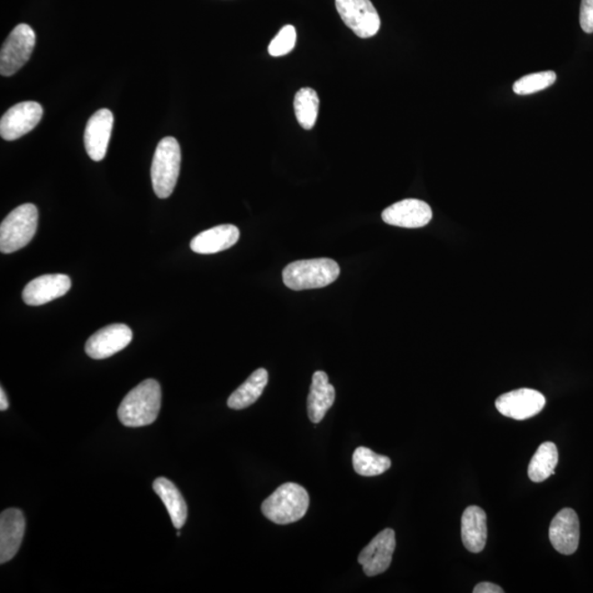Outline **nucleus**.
I'll return each instance as SVG.
<instances>
[{"label":"nucleus","instance_id":"393cba45","mask_svg":"<svg viewBox=\"0 0 593 593\" xmlns=\"http://www.w3.org/2000/svg\"><path fill=\"white\" fill-rule=\"evenodd\" d=\"M557 77L552 70L546 72L525 75L516 80L514 85V92L517 95H531L552 87L556 82Z\"/></svg>","mask_w":593,"mask_h":593},{"label":"nucleus","instance_id":"7ed1b4c3","mask_svg":"<svg viewBox=\"0 0 593 593\" xmlns=\"http://www.w3.org/2000/svg\"><path fill=\"white\" fill-rule=\"evenodd\" d=\"M309 504L308 491L295 482H287L263 502L262 512L276 525H290L303 519Z\"/></svg>","mask_w":593,"mask_h":593},{"label":"nucleus","instance_id":"5701e85b","mask_svg":"<svg viewBox=\"0 0 593 593\" xmlns=\"http://www.w3.org/2000/svg\"><path fill=\"white\" fill-rule=\"evenodd\" d=\"M320 100L318 94L313 88H301L296 92L294 108L296 120L306 130L315 127L319 114Z\"/></svg>","mask_w":593,"mask_h":593},{"label":"nucleus","instance_id":"4468645a","mask_svg":"<svg viewBox=\"0 0 593 593\" xmlns=\"http://www.w3.org/2000/svg\"><path fill=\"white\" fill-rule=\"evenodd\" d=\"M114 127V114L109 109H100L88 120L84 141L89 158L100 162L107 153Z\"/></svg>","mask_w":593,"mask_h":593},{"label":"nucleus","instance_id":"cd10ccee","mask_svg":"<svg viewBox=\"0 0 593 593\" xmlns=\"http://www.w3.org/2000/svg\"><path fill=\"white\" fill-rule=\"evenodd\" d=\"M504 589L501 587L491 582H480L474 588V593H504Z\"/></svg>","mask_w":593,"mask_h":593},{"label":"nucleus","instance_id":"f8f14e48","mask_svg":"<svg viewBox=\"0 0 593 593\" xmlns=\"http://www.w3.org/2000/svg\"><path fill=\"white\" fill-rule=\"evenodd\" d=\"M433 217L430 205L419 199H405L383 211L386 224L406 229L424 228Z\"/></svg>","mask_w":593,"mask_h":593},{"label":"nucleus","instance_id":"f257e3e1","mask_svg":"<svg viewBox=\"0 0 593 593\" xmlns=\"http://www.w3.org/2000/svg\"><path fill=\"white\" fill-rule=\"evenodd\" d=\"M162 405V389L157 380L147 379L124 397L118 409V418L129 428L152 424Z\"/></svg>","mask_w":593,"mask_h":593},{"label":"nucleus","instance_id":"412c9836","mask_svg":"<svg viewBox=\"0 0 593 593\" xmlns=\"http://www.w3.org/2000/svg\"><path fill=\"white\" fill-rule=\"evenodd\" d=\"M269 383V373L264 369L255 370L252 375L241 385L228 399L229 408L242 410L255 404L262 396Z\"/></svg>","mask_w":593,"mask_h":593},{"label":"nucleus","instance_id":"0eeeda50","mask_svg":"<svg viewBox=\"0 0 593 593\" xmlns=\"http://www.w3.org/2000/svg\"><path fill=\"white\" fill-rule=\"evenodd\" d=\"M335 7L346 26L361 39L379 33L380 17L370 0H335Z\"/></svg>","mask_w":593,"mask_h":593},{"label":"nucleus","instance_id":"20e7f679","mask_svg":"<svg viewBox=\"0 0 593 593\" xmlns=\"http://www.w3.org/2000/svg\"><path fill=\"white\" fill-rule=\"evenodd\" d=\"M180 163L182 151L178 141L173 137L160 140L151 168L154 193L159 198H169L173 194L178 180Z\"/></svg>","mask_w":593,"mask_h":593},{"label":"nucleus","instance_id":"ddd939ff","mask_svg":"<svg viewBox=\"0 0 593 593\" xmlns=\"http://www.w3.org/2000/svg\"><path fill=\"white\" fill-rule=\"evenodd\" d=\"M580 525L576 512L565 507L552 519L550 540L554 549L562 555H572L579 545Z\"/></svg>","mask_w":593,"mask_h":593},{"label":"nucleus","instance_id":"c85d7f7f","mask_svg":"<svg viewBox=\"0 0 593 593\" xmlns=\"http://www.w3.org/2000/svg\"><path fill=\"white\" fill-rule=\"evenodd\" d=\"M9 406V402L7 399L6 394H5L4 389H0V410H7Z\"/></svg>","mask_w":593,"mask_h":593},{"label":"nucleus","instance_id":"f3484780","mask_svg":"<svg viewBox=\"0 0 593 593\" xmlns=\"http://www.w3.org/2000/svg\"><path fill=\"white\" fill-rule=\"evenodd\" d=\"M240 239V231L233 224H223L195 236L190 249L198 254H214L233 248Z\"/></svg>","mask_w":593,"mask_h":593},{"label":"nucleus","instance_id":"2eb2a0df","mask_svg":"<svg viewBox=\"0 0 593 593\" xmlns=\"http://www.w3.org/2000/svg\"><path fill=\"white\" fill-rule=\"evenodd\" d=\"M72 286L68 275H43L24 287L23 299L28 306H42L67 295Z\"/></svg>","mask_w":593,"mask_h":593},{"label":"nucleus","instance_id":"a878e982","mask_svg":"<svg viewBox=\"0 0 593 593\" xmlns=\"http://www.w3.org/2000/svg\"><path fill=\"white\" fill-rule=\"evenodd\" d=\"M296 42V32L294 26L287 24L271 40L269 52L271 57L279 58L293 51Z\"/></svg>","mask_w":593,"mask_h":593},{"label":"nucleus","instance_id":"39448f33","mask_svg":"<svg viewBox=\"0 0 593 593\" xmlns=\"http://www.w3.org/2000/svg\"><path fill=\"white\" fill-rule=\"evenodd\" d=\"M39 223L38 208L32 204H24L14 209L0 225V251L10 254L27 246Z\"/></svg>","mask_w":593,"mask_h":593},{"label":"nucleus","instance_id":"b1692460","mask_svg":"<svg viewBox=\"0 0 593 593\" xmlns=\"http://www.w3.org/2000/svg\"><path fill=\"white\" fill-rule=\"evenodd\" d=\"M353 466L360 476L373 477L384 474L391 467L389 457L379 455L375 452L360 446L353 454Z\"/></svg>","mask_w":593,"mask_h":593},{"label":"nucleus","instance_id":"9d476101","mask_svg":"<svg viewBox=\"0 0 593 593\" xmlns=\"http://www.w3.org/2000/svg\"><path fill=\"white\" fill-rule=\"evenodd\" d=\"M132 331L128 325L110 324L90 336L85 351L89 358L94 360L108 359L127 348L132 343Z\"/></svg>","mask_w":593,"mask_h":593},{"label":"nucleus","instance_id":"6ab92c4d","mask_svg":"<svg viewBox=\"0 0 593 593\" xmlns=\"http://www.w3.org/2000/svg\"><path fill=\"white\" fill-rule=\"evenodd\" d=\"M335 400L334 387L329 383V377L324 371H315L308 397L309 419L314 424L323 421L326 412L331 409Z\"/></svg>","mask_w":593,"mask_h":593},{"label":"nucleus","instance_id":"4be33fe9","mask_svg":"<svg viewBox=\"0 0 593 593\" xmlns=\"http://www.w3.org/2000/svg\"><path fill=\"white\" fill-rule=\"evenodd\" d=\"M557 464H559L557 446L552 442H545L532 457L527 474L533 482H542L555 474Z\"/></svg>","mask_w":593,"mask_h":593},{"label":"nucleus","instance_id":"423d86ee","mask_svg":"<svg viewBox=\"0 0 593 593\" xmlns=\"http://www.w3.org/2000/svg\"><path fill=\"white\" fill-rule=\"evenodd\" d=\"M33 29L26 23L18 24L8 35L0 51V73L12 77L29 61L35 45Z\"/></svg>","mask_w":593,"mask_h":593},{"label":"nucleus","instance_id":"aec40b11","mask_svg":"<svg viewBox=\"0 0 593 593\" xmlns=\"http://www.w3.org/2000/svg\"><path fill=\"white\" fill-rule=\"evenodd\" d=\"M153 489L163 501L174 526L179 530L187 520L188 507L178 487L172 481L160 477L153 482Z\"/></svg>","mask_w":593,"mask_h":593},{"label":"nucleus","instance_id":"bb28decb","mask_svg":"<svg viewBox=\"0 0 593 593\" xmlns=\"http://www.w3.org/2000/svg\"><path fill=\"white\" fill-rule=\"evenodd\" d=\"M580 26L586 33H593V0H582Z\"/></svg>","mask_w":593,"mask_h":593},{"label":"nucleus","instance_id":"1a4fd4ad","mask_svg":"<svg viewBox=\"0 0 593 593\" xmlns=\"http://www.w3.org/2000/svg\"><path fill=\"white\" fill-rule=\"evenodd\" d=\"M545 404V397L540 391L522 388L500 396L496 408L507 418L522 421L539 415Z\"/></svg>","mask_w":593,"mask_h":593},{"label":"nucleus","instance_id":"a211bd4d","mask_svg":"<svg viewBox=\"0 0 593 593\" xmlns=\"http://www.w3.org/2000/svg\"><path fill=\"white\" fill-rule=\"evenodd\" d=\"M487 515L481 507H467L461 517V540L467 550L471 552L484 551L487 542Z\"/></svg>","mask_w":593,"mask_h":593},{"label":"nucleus","instance_id":"9b49d317","mask_svg":"<svg viewBox=\"0 0 593 593\" xmlns=\"http://www.w3.org/2000/svg\"><path fill=\"white\" fill-rule=\"evenodd\" d=\"M396 549L395 531L386 529L360 552L359 562L366 576L374 577L388 570Z\"/></svg>","mask_w":593,"mask_h":593},{"label":"nucleus","instance_id":"dca6fc26","mask_svg":"<svg viewBox=\"0 0 593 593\" xmlns=\"http://www.w3.org/2000/svg\"><path fill=\"white\" fill-rule=\"evenodd\" d=\"M26 520L19 509H7L0 515V564L12 561L22 545Z\"/></svg>","mask_w":593,"mask_h":593},{"label":"nucleus","instance_id":"f03ea898","mask_svg":"<svg viewBox=\"0 0 593 593\" xmlns=\"http://www.w3.org/2000/svg\"><path fill=\"white\" fill-rule=\"evenodd\" d=\"M340 266L331 259L296 260L283 270L284 284L291 290L324 288L340 276Z\"/></svg>","mask_w":593,"mask_h":593},{"label":"nucleus","instance_id":"6e6552de","mask_svg":"<svg viewBox=\"0 0 593 593\" xmlns=\"http://www.w3.org/2000/svg\"><path fill=\"white\" fill-rule=\"evenodd\" d=\"M43 115L42 105L35 102L14 105L0 120V135L6 141L23 137L37 127Z\"/></svg>","mask_w":593,"mask_h":593}]
</instances>
